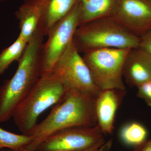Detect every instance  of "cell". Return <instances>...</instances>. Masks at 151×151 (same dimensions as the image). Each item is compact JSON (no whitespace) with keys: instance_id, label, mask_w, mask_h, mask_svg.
I'll return each instance as SVG.
<instances>
[{"instance_id":"6da1fadb","label":"cell","mask_w":151,"mask_h":151,"mask_svg":"<svg viewBox=\"0 0 151 151\" xmlns=\"http://www.w3.org/2000/svg\"><path fill=\"white\" fill-rule=\"evenodd\" d=\"M96 97L86 92L69 90L64 100L54 105L47 117L34 128L29 134L32 140L25 150L36 151L46 138L59 130L96 126Z\"/></svg>"},{"instance_id":"7a4b0ae2","label":"cell","mask_w":151,"mask_h":151,"mask_svg":"<svg viewBox=\"0 0 151 151\" xmlns=\"http://www.w3.org/2000/svg\"><path fill=\"white\" fill-rule=\"evenodd\" d=\"M44 36L38 28L18 60L16 71L0 86V123L12 118L17 106L40 77L41 53Z\"/></svg>"},{"instance_id":"3957f363","label":"cell","mask_w":151,"mask_h":151,"mask_svg":"<svg viewBox=\"0 0 151 151\" xmlns=\"http://www.w3.org/2000/svg\"><path fill=\"white\" fill-rule=\"evenodd\" d=\"M69 90L52 72L40 76L14 111L12 118L18 129L22 134L29 135L39 116L64 100Z\"/></svg>"},{"instance_id":"277c9868","label":"cell","mask_w":151,"mask_h":151,"mask_svg":"<svg viewBox=\"0 0 151 151\" xmlns=\"http://www.w3.org/2000/svg\"><path fill=\"white\" fill-rule=\"evenodd\" d=\"M139 37L110 17L79 25L73 41L79 52L99 49L139 48Z\"/></svg>"},{"instance_id":"5b68a950","label":"cell","mask_w":151,"mask_h":151,"mask_svg":"<svg viewBox=\"0 0 151 151\" xmlns=\"http://www.w3.org/2000/svg\"><path fill=\"white\" fill-rule=\"evenodd\" d=\"M131 49H99L84 53L82 57L99 89L126 90L123 68Z\"/></svg>"},{"instance_id":"8992f818","label":"cell","mask_w":151,"mask_h":151,"mask_svg":"<svg viewBox=\"0 0 151 151\" xmlns=\"http://www.w3.org/2000/svg\"><path fill=\"white\" fill-rule=\"evenodd\" d=\"M81 6L80 0L49 33L47 40L42 48L40 76L51 72L57 61L73 42L74 34L80 23Z\"/></svg>"},{"instance_id":"52a82bcc","label":"cell","mask_w":151,"mask_h":151,"mask_svg":"<svg viewBox=\"0 0 151 151\" xmlns=\"http://www.w3.org/2000/svg\"><path fill=\"white\" fill-rule=\"evenodd\" d=\"M56 75L69 90H76L97 97L102 91L94 83L89 68L73 41L53 66Z\"/></svg>"},{"instance_id":"ba28073f","label":"cell","mask_w":151,"mask_h":151,"mask_svg":"<svg viewBox=\"0 0 151 151\" xmlns=\"http://www.w3.org/2000/svg\"><path fill=\"white\" fill-rule=\"evenodd\" d=\"M105 141L97 124L94 127H70L49 136L36 151H81Z\"/></svg>"},{"instance_id":"9c48e42d","label":"cell","mask_w":151,"mask_h":151,"mask_svg":"<svg viewBox=\"0 0 151 151\" xmlns=\"http://www.w3.org/2000/svg\"><path fill=\"white\" fill-rule=\"evenodd\" d=\"M111 17L140 37L151 29V0H116Z\"/></svg>"},{"instance_id":"30bf717a","label":"cell","mask_w":151,"mask_h":151,"mask_svg":"<svg viewBox=\"0 0 151 151\" xmlns=\"http://www.w3.org/2000/svg\"><path fill=\"white\" fill-rule=\"evenodd\" d=\"M126 94V90L105 89L96 97L97 125L103 134H110L113 132L116 112Z\"/></svg>"},{"instance_id":"8fae6325","label":"cell","mask_w":151,"mask_h":151,"mask_svg":"<svg viewBox=\"0 0 151 151\" xmlns=\"http://www.w3.org/2000/svg\"><path fill=\"white\" fill-rule=\"evenodd\" d=\"M123 77L132 87L151 80L150 55L140 49H131L123 66Z\"/></svg>"},{"instance_id":"7c38bea8","label":"cell","mask_w":151,"mask_h":151,"mask_svg":"<svg viewBox=\"0 0 151 151\" xmlns=\"http://www.w3.org/2000/svg\"><path fill=\"white\" fill-rule=\"evenodd\" d=\"M80 0H42L38 29L48 35L55 26L67 14Z\"/></svg>"},{"instance_id":"4fadbf2b","label":"cell","mask_w":151,"mask_h":151,"mask_svg":"<svg viewBox=\"0 0 151 151\" xmlns=\"http://www.w3.org/2000/svg\"><path fill=\"white\" fill-rule=\"evenodd\" d=\"M42 0H24L15 13L19 20V36L28 42L38 28L41 17Z\"/></svg>"},{"instance_id":"5bb4252c","label":"cell","mask_w":151,"mask_h":151,"mask_svg":"<svg viewBox=\"0 0 151 151\" xmlns=\"http://www.w3.org/2000/svg\"><path fill=\"white\" fill-rule=\"evenodd\" d=\"M116 2V0H90L81 2L79 25L110 16Z\"/></svg>"},{"instance_id":"9a60e30c","label":"cell","mask_w":151,"mask_h":151,"mask_svg":"<svg viewBox=\"0 0 151 151\" xmlns=\"http://www.w3.org/2000/svg\"><path fill=\"white\" fill-rule=\"evenodd\" d=\"M148 132L143 124L132 122L124 124L119 132L120 139L124 145L134 148L147 140Z\"/></svg>"},{"instance_id":"2e32d148","label":"cell","mask_w":151,"mask_h":151,"mask_svg":"<svg viewBox=\"0 0 151 151\" xmlns=\"http://www.w3.org/2000/svg\"><path fill=\"white\" fill-rule=\"evenodd\" d=\"M28 42L19 36L12 45L0 53V76L2 75L14 61L21 57Z\"/></svg>"},{"instance_id":"e0dca14e","label":"cell","mask_w":151,"mask_h":151,"mask_svg":"<svg viewBox=\"0 0 151 151\" xmlns=\"http://www.w3.org/2000/svg\"><path fill=\"white\" fill-rule=\"evenodd\" d=\"M30 135L18 134L4 130L0 127V151L4 148L22 151L30 144Z\"/></svg>"},{"instance_id":"ac0fdd59","label":"cell","mask_w":151,"mask_h":151,"mask_svg":"<svg viewBox=\"0 0 151 151\" xmlns=\"http://www.w3.org/2000/svg\"><path fill=\"white\" fill-rule=\"evenodd\" d=\"M137 88V95L142 99L150 107H151V80L140 84Z\"/></svg>"},{"instance_id":"d6986e66","label":"cell","mask_w":151,"mask_h":151,"mask_svg":"<svg viewBox=\"0 0 151 151\" xmlns=\"http://www.w3.org/2000/svg\"><path fill=\"white\" fill-rule=\"evenodd\" d=\"M139 48L151 56V29L139 37Z\"/></svg>"},{"instance_id":"ffe728a7","label":"cell","mask_w":151,"mask_h":151,"mask_svg":"<svg viewBox=\"0 0 151 151\" xmlns=\"http://www.w3.org/2000/svg\"><path fill=\"white\" fill-rule=\"evenodd\" d=\"M113 144V139H111L107 142L103 141L91 147L78 151H110Z\"/></svg>"},{"instance_id":"44dd1931","label":"cell","mask_w":151,"mask_h":151,"mask_svg":"<svg viewBox=\"0 0 151 151\" xmlns=\"http://www.w3.org/2000/svg\"><path fill=\"white\" fill-rule=\"evenodd\" d=\"M134 149V151H151V139H147L145 142Z\"/></svg>"},{"instance_id":"7402d4cb","label":"cell","mask_w":151,"mask_h":151,"mask_svg":"<svg viewBox=\"0 0 151 151\" xmlns=\"http://www.w3.org/2000/svg\"><path fill=\"white\" fill-rule=\"evenodd\" d=\"M1 151H18L14 150H11V149H6V150H4V149H3V150H1Z\"/></svg>"},{"instance_id":"603a6c76","label":"cell","mask_w":151,"mask_h":151,"mask_svg":"<svg viewBox=\"0 0 151 151\" xmlns=\"http://www.w3.org/2000/svg\"><path fill=\"white\" fill-rule=\"evenodd\" d=\"M90 1V0H81V2L84 3L88 1Z\"/></svg>"},{"instance_id":"cb8c5ba5","label":"cell","mask_w":151,"mask_h":151,"mask_svg":"<svg viewBox=\"0 0 151 151\" xmlns=\"http://www.w3.org/2000/svg\"><path fill=\"white\" fill-rule=\"evenodd\" d=\"M22 151H28L27 150H25V149H24V150H22Z\"/></svg>"},{"instance_id":"d4e9b609","label":"cell","mask_w":151,"mask_h":151,"mask_svg":"<svg viewBox=\"0 0 151 151\" xmlns=\"http://www.w3.org/2000/svg\"><path fill=\"white\" fill-rule=\"evenodd\" d=\"M1 1H8V0H1Z\"/></svg>"},{"instance_id":"484cf974","label":"cell","mask_w":151,"mask_h":151,"mask_svg":"<svg viewBox=\"0 0 151 151\" xmlns=\"http://www.w3.org/2000/svg\"></svg>"}]
</instances>
